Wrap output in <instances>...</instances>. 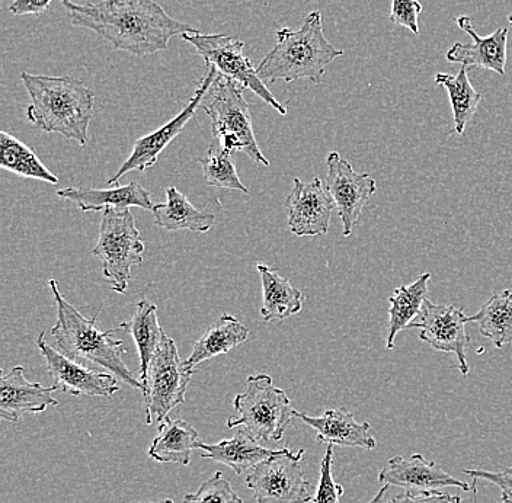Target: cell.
Wrapping results in <instances>:
<instances>
[{"mask_svg": "<svg viewBox=\"0 0 512 503\" xmlns=\"http://www.w3.org/2000/svg\"><path fill=\"white\" fill-rule=\"evenodd\" d=\"M75 27L94 31L114 48L134 56L166 50L176 35L194 34L195 28L176 21L155 0H102L75 3L62 0Z\"/></svg>", "mask_w": 512, "mask_h": 503, "instance_id": "1", "label": "cell"}, {"mask_svg": "<svg viewBox=\"0 0 512 503\" xmlns=\"http://www.w3.org/2000/svg\"><path fill=\"white\" fill-rule=\"evenodd\" d=\"M31 105L28 120L46 133L62 134L79 146L88 143V128L94 118L95 94L73 76H44L24 72Z\"/></svg>", "mask_w": 512, "mask_h": 503, "instance_id": "2", "label": "cell"}, {"mask_svg": "<svg viewBox=\"0 0 512 503\" xmlns=\"http://www.w3.org/2000/svg\"><path fill=\"white\" fill-rule=\"evenodd\" d=\"M341 56L344 51L332 46L325 37L322 14L313 11L306 16L300 30L277 31V44L262 59L256 72L264 83L299 79L322 83L329 64Z\"/></svg>", "mask_w": 512, "mask_h": 503, "instance_id": "3", "label": "cell"}, {"mask_svg": "<svg viewBox=\"0 0 512 503\" xmlns=\"http://www.w3.org/2000/svg\"><path fill=\"white\" fill-rule=\"evenodd\" d=\"M48 285L57 304V323L51 329V336L56 339L62 354L75 361L94 362L99 367L107 368L118 380L142 392V381L133 376L124 362V355L127 354L124 342L115 339L114 333L118 328L99 331L96 328L98 316L91 319L83 316L73 304L64 299L56 280L48 281Z\"/></svg>", "mask_w": 512, "mask_h": 503, "instance_id": "4", "label": "cell"}, {"mask_svg": "<svg viewBox=\"0 0 512 503\" xmlns=\"http://www.w3.org/2000/svg\"><path fill=\"white\" fill-rule=\"evenodd\" d=\"M243 86L236 80L217 73L204 95L200 110L211 120L214 140L229 153L242 152L259 165L270 166L259 149L252 126L249 105L243 96Z\"/></svg>", "mask_w": 512, "mask_h": 503, "instance_id": "5", "label": "cell"}, {"mask_svg": "<svg viewBox=\"0 0 512 503\" xmlns=\"http://www.w3.org/2000/svg\"><path fill=\"white\" fill-rule=\"evenodd\" d=\"M238 416L227 421V428L242 429L259 442L283 440L291 421L296 418V410L283 389L275 386L268 374L249 376L245 392L233 400Z\"/></svg>", "mask_w": 512, "mask_h": 503, "instance_id": "6", "label": "cell"}, {"mask_svg": "<svg viewBox=\"0 0 512 503\" xmlns=\"http://www.w3.org/2000/svg\"><path fill=\"white\" fill-rule=\"evenodd\" d=\"M144 243L133 214L128 210H105L99 226L94 255L101 259L102 275L115 293H126L131 268L143 264Z\"/></svg>", "mask_w": 512, "mask_h": 503, "instance_id": "7", "label": "cell"}, {"mask_svg": "<svg viewBox=\"0 0 512 503\" xmlns=\"http://www.w3.org/2000/svg\"><path fill=\"white\" fill-rule=\"evenodd\" d=\"M192 376L194 373L188 371L181 361L174 339L165 333L143 384L147 425L165 421L171 410L185 402Z\"/></svg>", "mask_w": 512, "mask_h": 503, "instance_id": "8", "label": "cell"}, {"mask_svg": "<svg viewBox=\"0 0 512 503\" xmlns=\"http://www.w3.org/2000/svg\"><path fill=\"white\" fill-rule=\"evenodd\" d=\"M182 38L206 60L207 67H214L219 75L236 80L281 115L287 114V108L271 94L267 83L262 82L256 67L243 53L245 43L239 38L223 34H200L198 31L184 34Z\"/></svg>", "mask_w": 512, "mask_h": 503, "instance_id": "9", "label": "cell"}, {"mask_svg": "<svg viewBox=\"0 0 512 503\" xmlns=\"http://www.w3.org/2000/svg\"><path fill=\"white\" fill-rule=\"evenodd\" d=\"M304 450L281 448L277 456L262 461L246 476L256 503H312L309 482L302 470Z\"/></svg>", "mask_w": 512, "mask_h": 503, "instance_id": "10", "label": "cell"}, {"mask_svg": "<svg viewBox=\"0 0 512 503\" xmlns=\"http://www.w3.org/2000/svg\"><path fill=\"white\" fill-rule=\"evenodd\" d=\"M467 323H470L469 316L464 315L463 309L447 304H434L427 299L421 313L408 329H419V339L427 342L435 351L456 354L459 362L457 368L463 376H467L470 371L466 355L470 346V336L466 332Z\"/></svg>", "mask_w": 512, "mask_h": 503, "instance_id": "11", "label": "cell"}, {"mask_svg": "<svg viewBox=\"0 0 512 503\" xmlns=\"http://www.w3.org/2000/svg\"><path fill=\"white\" fill-rule=\"evenodd\" d=\"M326 191L334 201L339 219L344 226V236L354 232L364 207L371 195L377 191V184L368 173H357L348 160L338 152H331L326 159Z\"/></svg>", "mask_w": 512, "mask_h": 503, "instance_id": "12", "label": "cell"}, {"mask_svg": "<svg viewBox=\"0 0 512 503\" xmlns=\"http://www.w3.org/2000/svg\"><path fill=\"white\" fill-rule=\"evenodd\" d=\"M217 70L214 67H207V73L201 79L197 91L192 96L191 101L188 102L187 107L184 108L175 118H172L165 126L158 128L153 133L147 136L140 137L136 140L133 146V152L128 156L126 162L121 165L112 178L108 179V184L114 185L123 178L124 175L133 171L146 172L147 169L152 168L158 163L160 153L169 146L172 140H175L179 134L184 131L187 124L195 115V111L200 108L201 101L204 95L210 88L213 80L216 79Z\"/></svg>", "mask_w": 512, "mask_h": 503, "instance_id": "13", "label": "cell"}, {"mask_svg": "<svg viewBox=\"0 0 512 503\" xmlns=\"http://www.w3.org/2000/svg\"><path fill=\"white\" fill-rule=\"evenodd\" d=\"M35 345L40 349L41 355L46 360L47 371L54 380V386L62 393L72 396L110 397L120 390L118 378L114 374L98 373L83 367L79 362L60 354L51 348L44 339V333H40Z\"/></svg>", "mask_w": 512, "mask_h": 503, "instance_id": "14", "label": "cell"}, {"mask_svg": "<svg viewBox=\"0 0 512 503\" xmlns=\"http://www.w3.org/2000/svg\"><path fill=\"white\" fill-rule=\"evenodd\" d=\"M284 207L288 229L293 235L312 237L328 233L335 204L320 178L312 182L294 178L293 189L284 201Z\"/></svg>", "mask_w": 512, "mask_h": 503, "instance_id": "15", "label": "cell"}, {"mask_svg": "<svg viewBox=\"0 0 512 503\" xmlns=\"http://www.w3.org/2000/svg\"><path fill=\"white\" fill-rule=\"evenodd\" d=\"M460 30L466 32L472 43H456L447 51L446 59L450 63H459L469 70H491L499 76H505L508 57V28H498L488 37H480L473 27L469 16L456 18Z\"/></svg>", "mask_w": 512, "mask_h": 503, "instance_id": "16", "label": "cell"}, {"mask_svg": "<svg viewBox=\"0 0 512 503\" xmlns=\"http://www.w3.org/2000/svg\"><path fill=\"white\" fill-rule=\"evenodd\" d=\"M379 482L382 485L398 486L406 490L457 488L464 492H475L469 483L444 472L435 461L425 460L422 454H414L409 458H390L387 466L379 474Z\"/></svg>", "mask_w": 512, "mask_h": 503, "instance_id": "17", "label": "cell"}, {"mask_svg": "<svg viewBox=\"0 0 512 503\" xmlns=\"http://www.w3.org/2000/svg\"><path fill=\"white\" fill-rule=\"evenodd\" d=\"M56 390V386L30 383L25 378V368L16 365L0 377V418L18 422L25 413L38 415L48 406H59V400L53 396Z\"/></svg>", "mask_w": 512, "mask_h": 503, "instance_id": "18", "label": "cell"}, {"mask_svg": "<svg viewBox=\"0 0 512 503\" xmlns=\"http://www.w3.org/2000/svg\"><path fill=\"white\" fill-rule=\"evenodd\" d=\"M296 418L302 419L304 424L316 432V441L320 444L363 450H374L377 447L376 438L370 432V424H358L348 409L326 410L322 416H309L296 410Z\"/></svg>", "mask_w": 512, "mask_h": 503, "instance_id": "19", "label": "cell"}, {"mask_svg": "<svg viewBox=\"0 0 512 503\" xmlns=\"http://www.w3.org/2000/svg\"><path fill=\"white\" fill-rule=\"evenodd\" d=\"M57 195L63 200L78 205L79 210L83 213H89V211L98 213V211L110 210V208L127 210L131 207L153 211L156 205L153 204L149 191L136 181H131L130 184L123 185V187L111 189L64 188L59 189Z\"/></svg>", "mask_w": 512, "mask_h": 503, "instance_id": "20", "label": "cell"}, {"mask_svg": "<svg viewBox=\"0 0 512 503\" xmlns=\"http://www.w3.org/2000/svg\"><path fill=\"white\" fill-rule=\"evenodd\" d=\"M198 448L203 450L201 458L214 461V463H222L238 476H242L249 470H254L262 461L280 453V450L262 447L259 441L242 429H236L235 437L229 438V440H222L211 445L200 442Z\"/></svg>", "mask_w": 512, "mask_h": 503, "instance_id": "21", "label": "cell"}, {"mask_svg": "<svg viewBox=\"0 0 512 503\" xmlns=\"http://www.w3.org/2000/svg\"><path fill=\"white\" fill-rule=\"evenodd\" d=\"M256 271L261 275V316L265 322H283L288 317L300 313L303 307L302 291L297 290L290 281L281 277L275 269L268 267L264 262L256 264Z\"/></svg>", "mask_w": 512, "mask_h": 503, "instance_id": "22", "label": "cell"}, {"mask_svg": "<svg viewBox=\"0 0 512 503\" xmlns=\"http://www.w3.org/2000/svg\"><path fill=\"white\" fill-rule=\"evenodd\" d=\"M248 338L249 329L245 325H242L235 316L223 315L198 339L190 357L184 361V367L195 373V367L201 362L229 354L233 348L248 341Z\"/></svg>", "mask_w": 512, "mask_h": 503, "instance_id": "23", "label": "cell"}, {"mask_svg": "<svg viewBox=\"0 0 512 503\" xmlns=\"http://www.w3.org/2000/svg\"><path fill=\"white\" fill-rule=\"evenodd\" d=\"M155 226L169 232L190 230L195 233H207L216 224L214 214L198 210L178 188L166 189V203L156 204L153 208Z\"/></svg>", "mask_w": 512, "mask_h": 503, "instance_id": "24", "label": "cell"}, {"mask_svg": "<svg viewBox=\"0 0 512 503\" xmlns=\"http://www.w3.org/2000/svg\"><path fill=\"white\" fill-rule=\"evenodd\" d=\"M197 429L182 419L166 418L160 422L159 432L150 444V458L158 463H175L188 466L192 451L200 447Z\"/></svg>", "mask_w": 512, "mask_h": 503, "instance_id": "25", "label": "cell"}, {"mask_svg": "<svg viewBox=\"0 0 512 503\" xmlns=\"http://www.w3.org/2000/svg\"><path fill=\"white\" fill-rule=\"evenodd\" d=\"M118 329H123L133 336L140 358V381L144 384L150 362L155 357L163 335L166 333L165 329L159 325L158 307L150 300H140L131 319L121 323Z\"/></svg>", "mask_w": 512, "mask_h": 503, "instance_id": "26", "label": "cell"}, {"mask_svg": "<svg viewBox=\"0 0 512 503\" xmlns=\"http://www.w3.org/2000/svg\"><path fill=\"white\" fill-rule=\"evenodd\" d=\"M430 280V272H425V274L419 275L415 283L396 288L395 293L390 297L387 349H393L398 333L403 329H408V326L421 313L424 301L428 299V281Z\"/></svg>", "mask_w": 512, "mask_h": 503, "instance_id": "27", "label": "cell"}, {"mask_svg": "<svg viewBox=\"0 0 512 503\" xmlns=\"http://www.w3.org/2000/svg\"><path fill=\"white\" fill-rule=\"evenodd\" d=\"M470 322L479 325V331L485 338L491 339L496 348L512 344V288L496 293L476 315L469 317Z\"/></svg>", "mask_w": 512, "mask_h": 503, "instance_id": "28", "label": "cell"}, {"mask_svg": "<svg viewBox=\"0 0 512 503\" xmlns=\"http://www.w3.org/2000/svg\"><path fill=\"white\" fill-rule=\"evenodd\" d=\"M0 168L24 178L37 179L51 185L59 184V178L44 166L31 147L5 131L0 133Z\"/></svg>", "mask_w": 512, "mask_h": 503, "instance_id": "29", "label": "cell"}, {"mask_svg": "<svg viewBox=\"0 0 512 503\" xmlns=\"http://www.w3.org/2000/svg\"><path fill=\"white\" fill-rule=\"evenodd\" d=\"M435 83L444 86L450 96L451 108H453L454 133L463 134L467 124L475 117L482 95L473 88L467 75V67H460L457 75L450 73H438L435 75Z\"/></svg>", "mask_w": 512, "mask_h": 503, "instance_id": "30", "label": "cell"}, {"mask_svg": "<svg viewBox=\"0 0 512 503\" xmlns=\"http://www.w3.org/2000/svg\"><path fill=\"white\" fill-rule=\"evenodd\" d=\"M197 163H200L203 168L204 178L210 187L232 189V191L248 194L249 189L243 185L238 172H236L232 153L224 150L216 140L208 147L207 155L197 159Z\"/></svg>", "mask_w": 512, "mask_h": 503, "instance_id": "31", "label": "cell"}, {"mask_svg": "<svg viewBox=\"0 0 512 503\" xmlns=\"http://www.w3.org/2000/svg\"><path fill=\"white\" fill-rule=\"evenodd\" d=\"M182 503H243L242 498L224 479L222 472H216L206 480L195 493H188Z\"/></svg>", "mask_w": 512, "mask_h": 503, "instance_id": "32", "label": "cell"}, {"mask_svg": "<svg viewBox=\"0 0 512 503\" xmlns=\"http://www.w3.org/2000/svg\"><path fill=\"white\" fill-rule=\"evenodd\" d=\"M332 464H334V445H328L325 457L320 463L319 485L312 503H341L344 488L335 482L332 476Z\"/></svg>", "mask_w": 512, "mask_h": 503, "instance_id": "33", "label": "cell"}, {"mask_svg": "<svg viewBox=\"0 0 512 503\" xmlns=\"http://www.w3.org/2000/svg\"><path fill=\"white\" fill-rule=\"evenodd\" d=\"M421 12L422 5L418 0H393L390 21L419 35L418 18Z\"/></svg>", "mask_w": 512, "mask_h": 503, "instance_id": "34", "label": "cell"}, {"mask_svg": "<svg viewBox=\"0 0 512 503\" xmlns=\"http://www.w3.org/2000/svg\"><path fill=\"white\" fill-rule=\"evenodd\" d=\"M464 474L475 480H486L494 483L502 492V503H512V466L502 472H486V470H463Z\"/></svg>", "mask_w": 512, "mask_h": 503, "instance_id": "35", "label": "cell"}, {"mask_svg": "<svg viewBox=\"0 0 512 503\" xmlns=\"http://www.w3.org/2000/svg\"><path fill=\"white\" fill-rule=\"evenodd\" d=\"M389 503H462V498L441 490H406Z\"/></svg>", "mask_w": 512, "mask_h": 503, "instance_id": "36", "label": "cell"}, {"mask_svg": "<svg viewBox=\"0 0 512 503\" xmlns=\"http://www.w3.org/2000/svg\"><path fill=\"white\" fill-rule=\"evenodd\" d=\"M53 0H14L9 6L11 14L22 15H40L47 11L48 6Z\"/></svg>", "mask_w": 512, "mask_h": 503, "instance_id": "37", "label": "cell"}, {"mask_svg": "<svg viewBox=\"0 0 512 503\" xmlns=\"http://www.w3.org/2000/svg\"><path fill=\"white\" fill-rule=\"evenodd\" d=\"M389 485H383V488L379 490V493H377L376 496H374L371 501H368L367 503H382L384 495H386L387 492H389Z\"/></svg>", "mask_w": 512, "mask_h": 503, "instance_id": "38", "label": "cell"}, {"mask_svg": "<svg viewBox=\"0 0 512 503\" xmlns=\"http://www.w3.org/2000/svg\"><path fill=\"white\" fill-rule=\"evenodd\" d=\"M140 503H174V501H172V499H165V501H160V502H140Z\"/></svg>", "mask_w": 512, "mask_h": 503, "instance_id": "39", "label": "cell"}, {"mask_svg": "<svg viewBox=\"0 0 512 503\" xmlns=\"http://www.w3.org/2000/svg\"><path fill=\"white\" fill-rule=\"evenodd\" d=\"M508 21H510V24H512V12H511L510 16H508Z\"/></svg>", "mask_w": 512, "mask_h": 503, "instance_id": "40", "label": "cell"}]
</instances>
